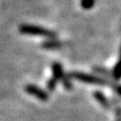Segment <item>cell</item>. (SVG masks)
Instances as JSON below:
<instances>
[{
    "mask_svg": "<svg viewBox=\"0 0 121 121\" xmlns=\"http://www.w3.org/2000/svg\"><path fill=\"white\" fill-rule=\"evenodd\" d=\"M70 77H72L75 80H77L78 82L81 83H85V84H89V85H99V86H111L112 82L105 80L103 78L97 77L94 75H90V74H86L83 72H72L70 74Z\"/></svg>",
    "mask_w": 121,
    "mask_h": 121,
    "instance_id": "obj_1",
    "label": "cell"
},
{
    "mask_svg": "<svg viewBox=\"0 0 121 121\" xmlns=\"http://www.w3.org/2000/svg\"><path fill=\"white\" fill-rule=\"evenodd\" d=\"M19 31L22 35H27L44 36V37H48V39H55L56 37L55 31L32 24H21L19 26Z\"/></svg>",
    "mask_w": 121,
    "mask_h": 121,
    "instance_id": "obj_2",
    "label": "cell"
},
{
    "mask_svg": "<svg viewBox=\"0 0 121 121\" xmlns=\"http://www.w3.org/2000/svg\"><path fill=\"white\" fill-rule=\"evenodd\" d=\"M52 77L58 82H62V84L64 85V87L67 90H71L72 87H73V84L70 81V77L64 73L63 67L60 63H54L52 65Z\"/></svg>",
    "mask_w": 121,
    "mask_h": 121,
    "instance_id": "obj_3",
    "label": "cell"
},
{
    "mask_svg": "<svg viewBox=\"0 0 121 121\" xmlns=\"http://www.w3.org/2000/svg\"><path fill=\"white\" fill-rule=\"evenodd\" d=\"M24 89L29 95L35 96V98H37V99L40 101H48V95L47 94V92H44L43 89H40L39 87H37L35 85L28 84L25 86Z\"/></svg>",
    "mask_w": 121,
    "mask_h": 121,
    "instance_id": "obj_4",
    "label": "cell"
},
{
    "mask_svg": "<svg viewBox=\"0 0 121 121\" xmlns=\"http://www.w3.org/2000/svg\"><path fill=\"white\" fill-rule=\"evenodd\" d=\"M44 50H59L63 47V43L60 40H56L55 39H52L51 40H45L41 44Z\"/></svg>",
    "mask_w": 121,
    "mask_h": 121,
    "instance_id": "obj_5",
    "label": "cell"
},
{
    "mask_svg": "<svg viewBox=\"0 0 121 121\" xmlns=\"http://www.w3.org/2000/svg\"><path fill=\"white\" fill-rule=\"evenodd\" d=\"M94 98L99 102V103L103 106V107L105 108H109L110 107V102L108 101V99L105 97V95L102 92H100V91H96V92H94Z\"/></svg>",
    "mask_w": 121,
    "mask_h": 121,
    "instance_id": "obj_6",
    "label": "cell"
},
{
    "mask_svg": "<svg viewBox=\"0 0 121 121\" xmlns=\"http://www.w3.org/2000/svg\"><path fill=\"white\" fill-rule=\"evenodd\" d=\"M96 3V0H81V6L83 9L85 10H90L92 9Z\"/></svg>",
    "mask_w": 121,
    "mask_h": 121,
    "instance_id": "obj_7",
    "label": "cell"
},
{
    "mask_svg": "<svg viewBox=\"0 0 121 121\" xmlns=\"http://www.w3.org/2000/svg\"><path fill=\"white\" fill-rule=\"evenodd\" d=\"M56 84H58V81H56L54 77H52L50 80L48 81V83H47V88H48V90L51 91V92H52V91L56 89Z\"/></svg>",
    "mask_w": 121,
    "mask_h": 121,
    "instance_id": "obj_8",
    "label": "cell"
},
{
    "mask_svg": "<svg viewBox=\"0 0 121 121\" xmlns=\"http://www.w3.org/2000/svg\"><path fill=\"white\" fill-rule=\"evenodd\" d=\"M111 88L115 91V92L118 94V95L121 96V84H117V83L112 82V85H111Z\"/></svg>",
    "mask_w": 121,
    "mask_h": 121,
    "instance_id": "obj_9",
    "label": "cell"
},
{
    "mask_svg": "<svg viewBox=\"0 0 121 121\" xmlns=\"http://www.w3.org/2000/svg\"><path fill=\"white\" fill-rule=\"evenodd\" d=\"M119 60H121V48H120V56H119Z\"/></svg>",
    "mask_w": 121,
    "mask_h": 121,
    "instance_id": "obj_10",
    "label": "cell"
}]
</instances>
